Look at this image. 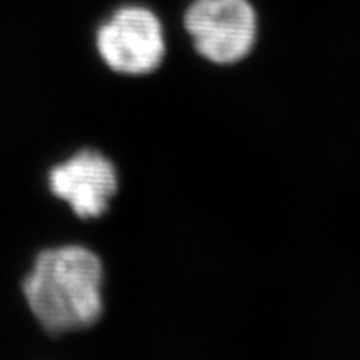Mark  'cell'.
Here are the masks:
<instances>
[{
	"mask_svg": "<svg viewBox=\"0 0 360 360\" xmlns=\"http://www.w3.org/2000/svg\"><path fill=\"white\" fill-rule=\"evenodd\" d=\"M103 265L97 254L82 245L42 250L22 292L35 321L47 334L84 330L103 312Z\"/></svg>",
	"mask_w": 360,
	"mask_h": 360,
	"instance_id": "6da1fadb",
	"label": "cell"
},
{
	"mask_svg": "<svg viewBox=\"0 0 360 360\" xmlns=\"http://www.w3.org/2000/svg\"><path fill=\"white\" fill-rule=\"evenodd\" d=\"M193 47L214 64H237L257 39V13L249 0H193L184 17Z\"/></svg>",
	"mask_w": 360,
	"mask_h": 360,
	"instance_id": "7a4b0ae2",
	"label": "cell"
},
{
	"mask_svg": "<svg viewBox=\"0 0 360 360\" xmlns=\"http://www.w3.org/2000/svg\"><path fill=\"white\" fill-rule=\"evenodd\" d=\"M96 45L109 69L124 75H146L164 60V27L147 7L127 6L98 27Z\"/></svg>",
	"mask_w": 360,
	"mask_h": 360,
	"instance_id": "3957f363",
	"label": "cell"
},
{
	"mask_svg": "<svg viewBox=\"0 0 360 360\" xmlns=\"http://www.w3.org/2000/svg\"><path fill=\"white\" fill-rule=\"evenodd\" d=\"M49 187L77 217L96 219L109 210L119 191V177L115 165L105 155L85 148L51 169Z\"/></svg>",
	"mask_w": 360,
	"mask_h": 360,
	"instance_id": "277c9868",
	"label": "cell"
}]
</instances>
